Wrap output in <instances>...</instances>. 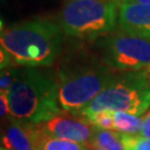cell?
I'll use <instances>...</instances> for the list:
<instances>
[{
    "mask_svg": "<svg viewBox=\"0 0 150 150\" xmlns=\"http://www.w3.org/2000/svg\"><path fill=\"white\" fill-rule=\"evenodd\" d=\"M41 125L43 130L52 137L71 140L87 146L89 145L96 129L82 115L67 111H62Z\"/></svg>",
    "mask_w": 150,
    "mask_h": 150,
    "instance_id": "cell-7",
    "label": "cell"
},
{
    "mask_svg": "<svg viewBox=\"0 0 150 150\" xmlns=\"http://www.w3.org/2000/svg\"><path fill=\"white\" fill-rule=\"evenodd\" d=\"M0 150H9V149H7V148H5V147H1V149Z\"/></svg>",
    "mask_w": 150,
    "mask_h": 150,
    "instance_id": "cell-20",
    "label": "cell"
},
{
    "mask_svg": "<svg viewBox=\"0 0 150 150\" xmlns=\"http://www.w3.org/2000/svg\"><path fill=\"white\" fill-rule=\"evenodd\" d=\"M18 64H12L5 69H1V77H0V89L1 92L7 93L13 82L16 81L17 77L19 75L20 68L17 67Z\"/></svg>",
    "mask_w": 150,
    "mask_h": 150,
    "instance_id": "cell-15",
    "label": "cell"
},
{
    "mask_svg": "<svg viewBox=\"0 0 150 150\" xmlns=\"http://www.w3.org/2000/svg\"><path fill=\"white\" fill-rule=\"evenodd\" d=\"M138 134L140 137L150 138V109L145 117H142V128Z\"/></svg>",
    "mask_w": 150,
    "mask_h": 150,
    "instance_id": "cell-17",
    "label": "cell"
},
{
    "mask_svg": "<svg viewBox=\"0 0 150 150\" xmlns=\"http://www.w3.org/2000/svg\"><path fill=\"white\" fill-rule=\"evenodd\" d=\"M88 148H89V150H105L102 149V148H100V147H97V146H90Z\"/></svg>",
    "mask_w": 150,
    "mask_h": 150,
    "instance_id": "cell-19",
    "label": "cell"
},
{
    "mask_svg": "<svg viewBox=\"0 0 150 150\" xmlns=\"http://www.w3.org/2000/svg\"><path fill=\"white\" fill-rule=\"evenodd\" d=\"M64 31L49 19H32L1 29V48L26 67L50 66L61 52Z\"/></svg>",
    "mask_w": 150,
    "mask_h": 150,
    "instance_id": "cell-2",
    "label": "cell"
},
{
    "mask_svg": "<svg viewBox=\"0 0 150 150\" xmlns=\"http://www.w3.org/2000/svg\"><path fill=\"white\" fill-rule=\"evenodd\" d=\"M7 98L12 117L36 125L62 112L58 100L57 77L38 67L20 68Z\"/></svg>",
    "mask_w": 150,
    "mask_h": 150,
    "instance_id": "cell-3",
    "label": "cell"
},
{
    "mask_svg": "<svg viewBox=\"0 0 150 150\" xmlns=\"http://www.w3.org/2000/svg\"><path fill=\"white\" fill-rule=\"evenodd\" d=\"M119 0H67L59 13L66 35L98 39L116 30Z\"/></svg>",
    "mask_w": 150,
    "mask_h": 150,
    "instance_id": "cell-5",
    "label": "cell"
},
{
    "mask_svg": "<svg viewBox=\"0 0 150 150\" xmlns=\"http://www.w3.org/2000/svg\"><path fill=\"white\" fill-rule=\"evenodd\" d=\"M119 1H130V2H139V4H149L150 0H119Z\"/></svg>",
    "mask_w": 150,
    "mask_h": 150,
    "instance_id": "cell-18",
    "label": "cell"
},
{
    "mask_svg": "<svg viewBox=\"0 0 150 150\" xmlns=\"http://www.w3.org/2000/svg\"><path fill=\"white\" fill-rule=\"evenodd\" d=\"M83 117L97 128L115 130V111L112 110H101L86 115Z\"/></svg>",
    "mask_w": 150,
    "mask_h": 150,
    "instance_id": "cell-13",
    "label": "cell"
},
{
    "mask_svg": "<svg viewBox=\"0 0 150 150\" xmlns=\"http://www.w3.org/2000/svg\"><path fill=\"white\" fill-rule=\"evenodd\" d=\"M105 64L112 71H137L150 67V39L119 28L97 39Z\"/></svg>",
    "mask_w": 150,
    "mask_h": 150,
    "instance_id": "cell-6",
    "label": "cell"
},
{
    "mask_svg": "<svg viewBox=\"0 0 150 150\" xmlns=\"http://www.w3.org/2000/svg\"><path fill=\"white\" fill-rule=\"evenodd\" d=\"M118 26L122 30L150 39V5L119 1Z\"/></svg>",
    "mask_w": 150,
    "mask_h": 150,
    "instance_id": "cell-8",
    "label": "cell"
},
{
    "mask_svg": "<svg viewBox=\"0 0 150 150\" xmlns=\"http://www.w3.org/2000/svg\"><path fill=\"white\" fill-rule=\"evenodd\" d=\"M150 109V67L113 74L107 87L82 109L80 115L112 110L141 116Z\"/></svg>",
    "mask_w": 150,
    "mask_h": 150,
    "instance_id": "cell-4",
    "label": "cell"
},
{
    "mask_svg": "<svg viewBox=\"0 0 150 150\" xmlns=\"http://www.w3.org/2000/svg\"><path fill=\"white\" fill-rule=\"evenodd\" d=\"M36 123L11 117L2 131L1 144L9 150H36Z\"/></svg>",
    "mask_w": 150,
    "mask_h": 150,
    "instance_id": "cell-9",
    "label": "cell"
},
{
    "mask_svg": "<svg viewBox=\"0 0 150 150\" xmlns=\"http://www.w3.org/2000/svg\"><path fill=\"white\" fill-rule=\"evenodd\" d=\"M35 146L36 150H89L87 145L50 136L43 130L41 123L36 125Z\"/></svg>",
    "mask_w": 150,
    "mask_h": 150,
    "instance_id": "cell-10",
    "label": "cell"
},
{
    "mask_svg": "<svg viewBox=\"0 0 150 150\" xmlns=\"http://www.w3.org/2000/svg\"><path fill=\"white\" fill-rule=\"evenodd\" d=\"M97 146L105 150H126V146L123 144L122 132L107 130V129H95L93 136L91 138L88 147Z\"/></svg>",
    "mask_w": 150,
    "mask_h": 150,
    "instance_id": "cell-11",
    "label": "cell"
},
{
    "mask_svg": "<svg viewBox=\"0 0 150 150\" xmlns=\"http://www.w3.org/2000/svg\"><path fill=\"white\" fill-rule=\"evenodd\" d=\"M0 102H1V118H2V120H4V119H5V120L10 119L12 116H11V112H10V108H9V102H8L7 93L1 92Z\"/></svg>",
    "mask_w": 150,
    "mask_h": 150,
    "instance_id": "cell-16",
    "label": "cell"
},
{
    "mask_svg": "<svg viewBox=\"0 0 150 150\" xmlns=\"http://www.w3.org/2000/svg\"><path fill=\"white\" fill-rule=\"evenodd\" d=\"M113 74L102 58L83 50L64 58L56 76L61 110L80 112L107 87Z\"/></svg>",
    "mask_w": 150,
    "mask_h": 150,
    "instance_id": "cell-1",
    "label": "cell"
},
{
    "mask_svg": "<svg viewBox=\"0 0 150 150\" xmlns=\"http://www.w3.org/2000/svg\"><path fill=\"white\" fill-rule=\"evenodd\" d=\"M126 150H150V138L140 137L139 134H122Z\"/></svg>",
    "mask_w": 150,
    "mask_h": 150,
    "instance_id": "cell-14",
    "label": "cell"
},
{
    "mask_svg": "<svg viewBox=\"0 0 150 150\" xmlns=\"http://www.w3.org/2000/svg\"><path fill=\"white\" fill-rule=\"evenodd\" d=\"M142 128V118L125 111H115V130L122 134H137Z\"/></svg>",
    "mask_w": 150,
    "mask_h": 150,
    "instance_id": "cell-12",
    "label": "cell"
}]
</instances>
